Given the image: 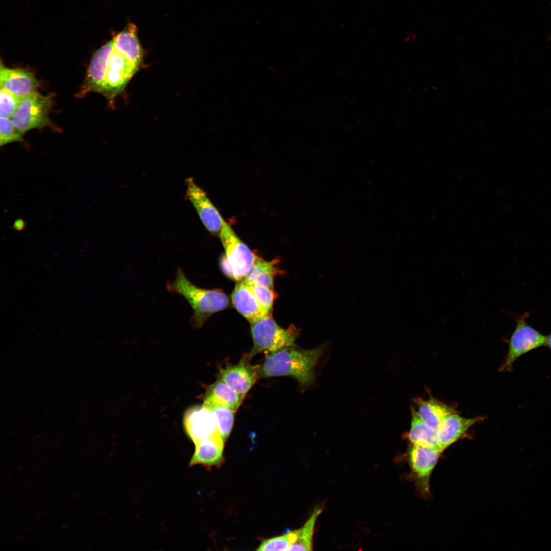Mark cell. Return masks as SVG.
Wrapping results in <instances>:
<instances>
[{
	"label": "cell",
	"mask_w": 551,
	"mask_h": 551,
	"mask_svg": "<svg viewBox=\"0 0 551 551\" xmlns=\"http://www.w3.org/2000/svg\"><path fill=\"white\" fill-rule=\"evenodd\" d=\"M166 289L171 294L182 296L189 304L193 310L189 323L196 329L201 328L211 316L230 305L229 296L222 290L198 287L180 267L177 269L174 279L167 282Z\"/></svg>",
	"instance_id": "2"
},
{
	"label": "cell",
	"mask_w": 551,
	"mask_h": 551,
	"mask_svg": "<svg viewBox=\"0 0 551 551\" xmlns=\"http://www.w3.org/2000/svg\"><path fill=\"white\" fill-rule=\"evenodd\" d=\"M297 539L296 530L263 540L257 550H288Z\"/></svg>",
	"instance_id": "24"
},
{
	"label": "cell",
	"mask_w": 551,
	"mask_h": 551,
	"mask_svg": "<svg viewBox=\"0 0 551 551\" xmlns=\"http://www.w3.org/2000/svg\"><path fill=\"white\" fill-rule=\"evenodd\" d=\"M185 184L186 196L194 206L203 224L211 233L219 236L225 222L219 211L192 178H187Z\"/></svg>",
	"instance_id": "9"
},
{
	"label": "cell",
	"mask_w": 551,
	"mask_h": 551,
	"mask_svg": "<svg viewBox=\"0 0 551 551\" xmlns=\"http://www.w3.org/2000/svg\"><path fill=\"white\" fill-rule=\"evenodd\" d=\"M113 49L112 40L101 46L94 54L87 73L82 94L94 91L102 93L108 59Z\"/></svg>",
	"instance_id": "16"
},
{
	"label": "cell",
	"mask_w": 551,
	"mask_h": 551,
	"mask_svg": "<svg viewBox=\"0 0 551 551\" xmlns=\"http://www.w3.org/2000/svg\"><path fill=\"white\" fill-rule=\"evenodd\" d=\"M299 331L294 325L287 329L279 325L271 314L251 323L253 347L249 358L259 353L268 355L294 346Z\"/></svg>",
	"instance_id": "3"
},
{
	"label": "cell",
	"mask_w": 551,
	"mask_h": 551,
	"mask_svg": "<svg viewBox=\"0 0 551 551\" xmlns=\"http://www.w3.org/2000/svg\"><path fill=\"white\" fill-rule=\"evenodd\" d=\"M483 419L482 416L465 418L457 412L448 415L437 430L441 449L444 451L459 440L470 428Z\"/></svg>",
	"instance_id": "15"
},
{
	"label": "cell",
	"mask_w": 551,
	"mask_h": 551,
	"mask_svg": "<svg viewBox=\"0 0 551 551\" xmlns=\"http://www.w3.org/2000/svg\"><path fill=\"white\" fill-rule=\"evenodd\" d=\"M77 496H78V495H76V496H74V497H73V498H75V497H77Z\"/></svg>",
	"instance_id": "37"
},
{
	"label": "cell",
	"mask_w": 551,
	"mask_h": 551,
	"mask_svg": "<svg viewBox=\"0 0 551 551\" xmlns=\"http://www.w3.org/2000/svg\"><path fill=\"white\" fill-rule=\"evenodd\" d=\"M143 61L133 59L114 47L107 60L102 94L109 102L124 89Z\"/></svg>",
	"instance_id": "5"
},
{
	"label": "cell",
	"mask_w": 551,
	"mask_h": 551,
	"mask_svg": "<svg viewBox=\"0 0 551 551\" xmlns=\"http://www.w3.org/2000/svg\"><path fill=\"white\" fill-rule=\"evenodd\" d=\"M184 425L187 435L194 443L219 434L214 414L204 405L192 407L186 411Z\"/></svg>",
	"instance_id": "10"
},
{
	"label": "cell",
	"mask_w": 551,
	"mask_h": 551,
	"mask_svg": "<svg viewBox=\"0 0 551 551\" xmlns=\"http://www.w3.org/2000/svg\"><path fill=\"white\" fill-rule=\"evenodd\" d=\"M27 482H28V481H25V482H23V484H24L27 483Z\"/></svg>",
	"instance_id": "38"
},
{
	"label": "cell",
	"mask_w": 551,
	"mask_h": 551,
	"mask_svg": "<svg viewBox=\"0 0 551 551\" xmlns=\"http://www.w3.org/2000/svg\"><path fill=\"white\" fill-rule=\"evenodd\" d=\"M244 397V396L237 392L219 380L211 386L206 398L236 412Z\"/></svg>",
	"instance_id": "21"
},
{
	"label": "cell",
	"mask_w": 551,
	"mask_h": 551,
	"mask_svg": "<svg viewBox=\"0 0 551 551\" xmlns=\"http://www.w3.org/2000/svg\"><path fill=\"white\" fill-rule=\"evenodd\" d=\"M66 526H67L66 525H63L62 526V529H64V528H66Z\"/></svg>",
	"instance_id": "32"
},
{
	"label": "cell",
	"mask_w": 551,
	"mask_h": 551,
	"mask_svg": "<svg viewBox=\"0 0 551 551\" xmlns=\"http://www.w3.org/2000/svg\"><path fill=\"white\" fill-rule=\"evenodd\" d=\"M20 537V535H18V536H16L15 538H18V537Z\"/></svg>",
	"instance_id": "35"
},
{
	"label": "cell",
	"mask_w": 551,
	"mask_h": 551,
	"mask_svg": "<svg viewBox=\"0 0 551 551\" xmlns=\"http://www.w3.org/2000/svg\"><path fill=\"white\" fill-rule=\"evenodd\" d=\"M22 134L15 127L9 117H0V144L21 141Z\"/></svg>",
	"instance_id": "25"
},
{
	"label": "cell",
	"mask_w": 551,
	"mask_h": 551,
	"mask_svg": "<svg viewBox=\"0 0 551 551\" xmlns=\"http://www.w3.org/2000/svg\"><path fill=\"white\" fill-rule=\"evenodd\" d=\"M546 346H548V347L551 350V333L548 336H547Z\"/></svg>",
	"instance_id": "28"
},
{
	"label": "cell",
	"mask_w": 551,
	"mask_h": 551,
	"mask_svg": "<svg viewBox=\"0 0 551 551\" xmlns=\"http://www.w3.org/2000/svg\"><path fill=\"white\" fill-rule=\"evenodd\" d=\"M322 347L303 349L294 346L266 356L259 367V378L288 376L295 379L302 389L311 386L314 380V367Z\"/></svg>",
	"instance_id": "1"
},
{
	"label": "cell",
	"mask_w": 551,
	"mask_h": 551,
	"mask_svg": "<svg viewBox=\"0 0 551 551\" xmlns=\"http://www.w3.org/2000/svg\"><path fill=\"white\" fill-rule=\"evenodd\" d=\"M225 255L220 259L223 273L229 278L239 282L244 279L255 262L257 256L236 235L226 221L219 235Z\"/></svg>",
	"instance_id": "4"
},
{
	"label": "cell",
	"mask_w": 551,
	"mask_h": 551,
	"mask_svg": "<svg viewBox=\"0 0 551 551\" xmlns=\"http://www.w3.org/2000/svg\"><path fill=\"white\" fill-rule=\"evenodd\" d=\"M37 464V463H35V464L33 465V466H32V467H34L35 466H36Z\"/></svg>",
	"instance_id": "34"
},
{
	"label": "cell",
	"mask_w": 551,
	"mask_h": 551,
	"mask_svg": "<svg viewBox=\"0 0 551 551\" xmlns=\"http://www.w3.org/2000/svg\"><path fill=\"white\" fill-rule=\"evenodd\" d=\"M13 473H11L9 475H8V477H11V476L13 475Z\"/></svg>",
	"instance_id": "33"
},
{
	"label": "cell",
	"mask_w": 551,
	"mask_h": 551,
	"mask_svg": "<svg viewBox=\"0 0 551 551\" xmlns=\"http://www.w3.org/2000/svg\"><path fill=\"white\" fill-rule=\"evenodd\" d=\"M224 442L220 435L216 434L194 443L195 449L189 466L201 465L208 469L220 467L224 463Z\"/></svg>",
	"instance_id": "12"
},
{
	"label": "cell",
	"mask_w": 551,
	"mask_h": 551,
	"mask_svg": "<svg viewBox=\"0 0 551 551\" xmlns=\"http://www.w3.org/2000/svg\"><path fill=\"white\" fill-rule=\"evenodd\" d=\"M112 41L115 49L133 59L143 61V51L134 25L130 24L116 35Z\"/></svg>",
	"instance_id": "20"
},
{
	"label": "cell",
	"mask_w": 551,
	"mask_h": 551,
	"mask_svg": "<svg viewBox=\"0 0 551 551\" xmlns=\"http://www.w3.org/2000/svg\"><path fill=\"white\" fill-rule=\"evenodd\" d=\"M204 405L214 414L219 434L226 441L232 429L235 411L207 398L205 399Z\"/></svg>",
	"instance_id": "22"
},
{
	"label": "cell",
	"mask_w": 551,
	"mask_h": 551,
	"mask_svg": "<svg viewBox=\"0 0 551 551\" xmlns=\"http://www.w3.org/2000/svg\"><path fill=\"white\" fill-rule=\"evenodd\" d=\"M245 281L260 304L271 313L274 299L276 298V294L273 289Z\"/></svg>",
	"instance_id": "26"
},
{
	"label": "cell",
	"mask_w": 551,
	"mask_h": 551,
	"mask_svg": "<svg viewBox=\"0 0 551 551\" xmlns=\"http://www.w3.org/2000/svg\"><path fill=\"white\" fill-rule=\"evenodd\" d=\"M278 263V260L267 261L257 256L244 280L273 289L274 278L279 271Z\"/></svg>",
	"instance_id": "19"
},
{
	"label": "cell",
	"mask_w": 551,
	"mask_h": 551,
	"mask_svg": "<svg viewBox=\"0 0 551 551\" xmlns=\"http://www.w3.org/2000/svg\"><path fill=\"white\" fill-rule=\"evenodd\" d=\"M52 105L49 95L35 91L20 100L11 120L22 134L32 129L45 127L49 123L48 115Z\"/></svg>",
	"instance_id": "6"
},
{
	"label": "cell",
	"mask_w": 551,
	"mask_h": 551,
	"mask_svg": "<svg viewBox=\"0 0 551 551\" xmlns=\"http://www.w3.org/2000/svg\"><path fill=\"white\" fill-rule=\"evenodd\" d=\"M21 98L5 89L0 88L1 117H11L15 113Z\"/></svg>",
	"instance_id": "27"
},
{
	"label": "cell",
	"mask_w": 551,
	"mask_h": 551,
	"mask_svg": "<svg viewBox=\"0 0 551 551\" xmlns=\"http://www.w3.org/2000/svg\"><path fill=\"white\" fill-rule=\"evenodd\" d=\"M443 452L438 448L411 444L409 462L422 496L428 497L430 494L431 475Z\"/></svg>",
	"instance_id": "8"
},
{
	"label": "cell",
	"mask_w": 551,
	"mask_h": 551,
	"mask_svg": "<svg viewBox=\"0 0 551 551\" xmlns=\"http://www.w3.org/2000/svg\"><path fill=\"white\" fill-rule=\"evenodd\" d=\"M23 468V466H20V467H19V468H18V470H21V469H22V468Z\"/></svg>",
	"instance_id": "29"
},
{
	"label": "cell",
	"mask_w": 551,
	"mask_h": 551,
	"mask_svg": "<svg viewBox=\"0 0 551 551\" xmlns=\"http://www.w3.org/2000/svg\"><path fill=\"white\" fill-rule=\"evenodd\" d=\"M232 301L237 311L250 323L271 314L260 304L244 280L237 282Z\"/></svg>",
	"instance_id": "13"
},
{
	"label": "cell",
	"mask_w": 551,
	"mask_h": 551,
	"mask_svg": "<svg viewBox=\"0 0 551 551\" xmlns=\"http://www.w3.org/2000/svg\"><path fill=\"white\" fill-rule=\"evenodd\" d=\"M415 402L416 410L412 409L418 417L437 431L446 416L457 412L453 408L433 398L427 400L419 398Z\"/></svg>",
	"instance_id": "17"
},
{
	"label": "cell",
	"mask_w": 551,
	"mask_h": 551,
	"mask_svg": "<svg viewBox=\"0 0 551 551\" xmlns=\"http://www.w3.org/2000/svg\"><path fill=\"white\" fill-rule=\"evenodd\" d=\"M411 412V423L408 434V438L411 444L433 447L441 449L437 431L423 422L412 408Z\"/></svg>",
	"instance_id": "18"
},
{
	"label": "cell",
	"mask_w": 551,
	"mask_h": 551,
	"mask_svg": "<svg viewBox=\"0 0 551 551\" xmlns=\"http://www.w3.org/2000/svg\"><path fill=\"white\" fill-rule=\"evenodd\" d=\"M30 494V493H27V494H26V495H28V494Z\"/></svg>",
	"instance_id": "40"
},
{
	"label": "cell",
	"mask_w": 551,
	"mask_h": 551,
	"mask_svg": "<svg viewBox=\"0 0 551 551\" xmlns=\"http://www.w3.org/2000/svg\"><path fill=\"white\" fill-rule=\"evenodd\" d=\"M28 528H27L26 529L24 530V531H26V530H28Z\"/></svg>",
	"instance_id": "39"
},
{
	"label": "cell",
	"mask_w": 551,
	"mask_h": 551,
	"mask_svg": "<svg viewBox=\"0 0 551 551\" xmlns=\"http://www.w3.org/2000/svg\"><path fill=\"white\" fill-rule=\"evenodd\" d=\"M322 509L315 508L309 518L302 527L296 530L297 539L288 550H311L313 549V539L317 519Z\"/></svg>",
	"instance_id": "23"
},
{
	"label": "cell",
	"mask_w": 551,
	"mask_h": 551,
	"mask_svg": "<svg viewBox=\"0 0 551 551\" xmlns=\"http://www.w3.org/2000/svg\"><path fill=\"white\" fill-rule=\"evenodd\" d=\"M84 534H85V532H83V533H81V536H82V535H84Z\"/></svg>",
	"instance_id": "36"
},
{
	"label": "cell",
	"mask_w": 551,
	"mask_h": 551,
	"mask_svg": "<svg viewBox=\"0 0 551 551\" xmlns=\"http://www.w3.org/2000/svg\"><path fill=\"white\" fill-rule=\"evenodd\" d=\"M246 356L235 365L221 369L219 379L237 392L245 396L255 383L259 376V365H253Z\"/></svg>",
	"instance_id": "11"
},
{
	"label": "cell",
	"mask_w": 551,
	"mask_h": 551,
	"mask_svg": "<svg viewBox=\"0 0 551 551\" xmlns=\"http://www.w3.org/2000/svg\"><path fill=\"white\" fill-rule=\"evenodd\" d=\"M23 538H24V536H22V537H20V538H19L18 539V540H22V539H23Z\"/></svg>",
	"instance_id": "30"
},
{
	"label": "cell",
	"mask_w": 551,
	"mask_h": 551,
	"mask_svg": "<svg viewBox=\"0 0 551 551\" xmlns=\"http://www.w3.org/2000/svg\"><path fill=\"white\" fill-rule=\"evenodd\" d=\"M1 87L22 98L34 92L38 82L29 71L21 69L0 68Z\"/></svg>",
	"instance_id": "14"
},
{
	"label": "cell",
	"mask_w": 551,
	"mask_h": 551,
	"mask_svg": "<svg viewBox=\"0 0 551 551\" xmlns=\"http://www.w3.org/2000/svg\"><path fill=\"white\" fill-rule=\"evenodd\" d=\"M528 313L523 314L517 321L516 328L509 342L505 360L499 370L511 371L515 361L528 352L546 346L547 337L529 325L525 321Z\"/></svg>",
	"instance_id": "7"
},
{
	"label": "cell",
	"mask_w": 551,
	"mask_h": 551,
	"mask_svg": "<svg viewBox=\"0 0 551 551\" xmlns=\"http://www.w3.org/2000/svg\"><path fill=\"white\" fill-rule=\"evenodd\" d=\"M548 40H551V33H550V34L549 35V36L548 37Z\"/></svg>",
	"instance_id": "31"
}]
</instances>
